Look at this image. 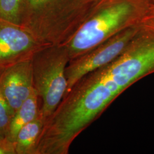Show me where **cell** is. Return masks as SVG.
Listing matches in <instances>:
<instances>
[{"label":"cell","instance_id":"6da1fadb","mask_svg":"<svg viewBox=\"0 0 154 154\" xmlns=\"http://www.w3.org/2000/svg\"><path fill=\"white\" fill-rule=\"evenodd\" d=\"M96 0H24L21 26L42 46L66 44Z\"/></svg>","mask_w":154,"mask_h":154},{"label":"cell","instance_id":"7a4b0ae2","mask_svg":"<svg viewBox=\"0 0 154 154\" xmlns=\"http://www.w3.org/2000/svg\"><path fill=\"white\" fill-rule=\"evenodd\" d=\"M143 7L137 0H96L85 21L65 44L70 60L140 24L146 14Z\"/></svg>","mask_w":154,"mask_h":154},{"label":"cell","instance_id":"3957f363","mask_svg":"<svg viewBox=\"0 0 154 154\" xmlns=\"http://www.w3.org/2000/svg\"><path fill=\"white\" fill-rule=\"evenodd\" d=\"M70 60L65 45L44 46L31 56L33 88L42 99L38 116L43 123L54 112L66 93L65 70Z\"/></svg>","mask_w":154,"mask_h":154},{"label":"cell","instance_id":"277c9868","mask_svg":"<svg viewBox=\"0 0 154 154\" xmlns=\"http://www.w3.org/2000/svg\"><path fill=\"white\" fill-rule=\"evenodd\" d=\"M141 29L140 24L126 29L84 54L70 60L65 70L67 83L65 94L85 75L114 61Z\"/></svg>","mask_w":154,"mask_h":154},{"label":"cell","instance_id":"5b68a950","mask_svg":"<svg viewBox=\"0 0 154 154\" xmlns=\"http://www.w3.org/2000/svg\"><path fill=\"white\" fill-rule=\"evenodd\" d=\"M44 46L20 25L0 19V71Z\"/></svg>","mask_w":154,"mask_h":154},{"label":"cell","instance_id":"8992f818","mask_svg":"<svg viewBox=\"0 0 154 154\" xmlns=\"http://www.w3.org/2000/svg\"><path fill=\"white\" fill-rule=\"evenodd\" d=\"M31 56L7 67L0 74L1 93L14 114L33 90Z\"/></svg>","mask_w":154,"mask_h":154},{"label":"cell","instance_id":"52a82bcc","mask_svg":"<svg viewBox=\"0 0 154 154\" xmlns=\"http://www.w3.org/2000/svg\"><path fill=\"white\" fill-rule=\"evenodd\" d=\"M37 94L33 88L30 96L15 112L11 119L6 137L14 143L17 134L22 127L38 116Z\"/></svg>","mask_w":154,"mask_h":154},{"label":"cell","instance_id":"ba28073f","mask_svg":"<svg viewBox=\"0 0 154 154\" xmlns=\"http://www.w3.org/2000/svg\"><path fill=\"white\" fill-rule=\"evenodd\" d=\"M42 125L43 121L38 116L33 121L22 127L14 142L16 154H32Z\"/></svg>","mask_w":154,"mask_h":154},{"label":"cell","instance_id":"9c48e42d","mask_svg":"<svg viewBox=\"0 0 154 154\" xmlns=\"http://www.w3.org/2000/svg\"><path fill=\"white\" fill-rule=\"evenodd\" d=\"M24 0H0V19L21 25Z\"/></svg>","mask_w":154,"mask_h":154},{"label":"cell","instance_id":"30bf717a","mask_svg":"<svg viewBox=\"0 0 154 154\" xmlns=\"http://www.w3.org/2000/svg\"><path fill=\"white\" fill-rule=\"evenodd\" d=\"M14 111L0 91V137H6Z\"/></svg>","mask_w":154,"mask_h":154},{"label":"cell","instance_id":"8fae6325","mask_svg":"<svg viewBox=\"0 0 154 154\" xmlns=\"http://www.w3.org/2000/svg\"><path fill=\"white\" fill-rule=\"evenodd\" d=\"M16 154L14 143L7 137L0 138V154Z\"/></svg>","mask_w":154,"mask_h":154},{"label":"cell","instance_id":"7c38bea8","mask_svg":"<svg viewBox=\"0 0 154 154\" xmlns=\"http://www.w3.org/2000/svg\"><path fill=\"white\" fill-rule=\"evenodd\" d=\"M140 25L144 28L154 30V9L149 13H146L140 22Z\"/></svg>","mask_w":154,"mask_h":154},{"label":"cell","instance_id":"4fadbf2b","mask_svg":"<svg viewBox=\"0 0 154 154\" xmlns=\"http://www.w3.org/2000/svg\"><path fill=\"white\" fill-rule=\"evenodd\" d=\"M2 72V71H0V74H1V72Z\"/></svg>","mask_w":154,"mask_h":154},{"label":"cell","instance_id":"5bb4252c","mask_svg":"<svg viewBox=\"0 0 154 154\" xmlns=\"http://www.w3.org/2000/svg\"><path fill=\"white\" fill-rule=\"evenodd\" d=\"M0 138H2V137H0Z\"/></svg>","mask_w":154,"mask_h":154}]
</instances>
